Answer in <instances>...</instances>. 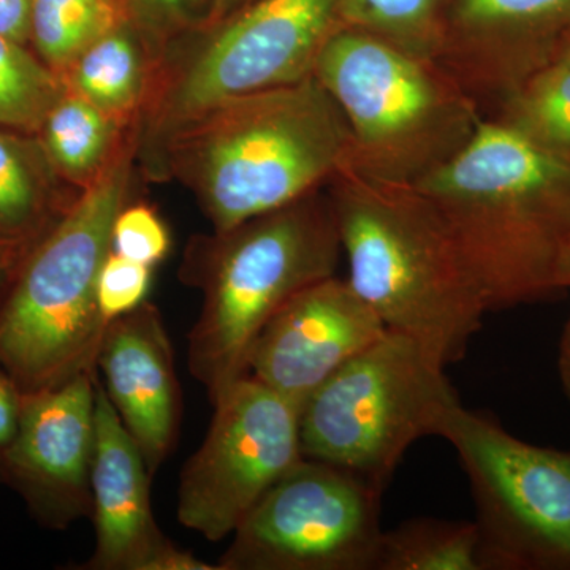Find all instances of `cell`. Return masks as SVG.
<instances>
[{"mask_svg": "<svg viewBox=\"0 0 570 570\" xmlns=\"http://www.w3.org/2000/svg\"><path fill=\"white\" fill-rule=\"evenodd\" d=\"M97 377L94 367L24 395L20 428L0 469V483L17 491L50 530L91 517Z\"/></svg>", "mask_w": 570, "mask_h": 570, "instance_id": "cell-12", "label": "cell"}, {"mask_svg": "<svg viewBox=\"0 0 570 570\" xmlns=\"http://www.w3.org/2000/svg\"><path fill=\"white\" fill-rule=\"evenodd\" d=\"M66 86L24 45L0 37V126L39 132Z\"/></svg>", "mask_w": 570, "mask_h": 570, "instance_id": "cell-24", "label": "cell"}, {"mask_svg": "<svg viewBox=\"0 0 570 570\" xmlns=\"http://www.w3.org/2000/svg\"><path fill=\"white\" fill-rule=\"evenodd\" d=\"M487 118L570 165L569 63L554 62L535 71Z\"/></svg>", "mask_w": 570, "mask_h": 570, "instance_id": "cell-20", "label": "cell"}, {"mask_svg": "<svg viewBox=\"0 0 570 570\" xmlns=\"http://www.w3.org/2000/svg\"><path fill=\"white\" fill-rule=\"evenodd\" d=\"M376 570H487L475 521L414 519L382 532Z\"/></svg>", "mask_w": 570, "mask_h": 570, "instance_id": "cell-22", "label": "cell"}, {"mask_svg": "<svg viewBox=\"0 0 570 570\" xmlns=\"http://www.w3.org/2000/svg\"><path fill=\"white\" fill-rule=\"evenodd\" d=\"M129 21L127 0H33V48L61 73L89 45Z\"/></svg>", "mask_w": 570, "mask_h": 570, "instance_id": "cell-23", "label": "cell"}, {"mask_svg": "<svg viewBox=\"0 0 570 570\" xmlns=\"http://www.w3.org/2000/svg\"><path fill=\"white\" fill-rule=\"evenodd\" d=\"M24 406V393L17 382L0 366V469L13 444Z\"/></svg>", "mask_w": 570, "mask_h": 570, "instance_id": "cell-28", "label": "cell"}, {"mask_svg": "<svg viewBox=\"0 0 570 570\" xmlns=\"http://www.w3.org/2000/svg\"><path fill=\"white\" fill-rule=\"evenodd\" d=\"M96 366L108 400L156 474L174 452L183 415L174 347L159 309L146 299L111 321Z\"/></svg>", "mask_w": 570, "mask_h": 570, "instance_id": "cell-16", "label": "cell"}, {"mask_svg": "<svg viewBox=\"0 0 570 570\" xmlns=\"http://www.w3.org/2000/svg\"><path fill=\"white\" fill-rule=\"evenodd\" d=\"M250 2H254V0H217L216 24L242 10L243 7L249 6Z\"/></svg>", "mask_w": 570, "mask_h": 570, "instance_id": "cell-32", "label": "cell"}, {"mask_svg": "<svg viewBox=\"0 0 570 570\" xmlns=\"http://www.w3.org/2000/svg\"><path fill=\"white\" fill-rule=\"evenodd\" d=\"M384 491L303 459L230 535L219 570H376Z\"/></svg>", "mask_w": 570, "mask_h": 570, "instance_id": "cell-10", "label": "cell"}, {"mask_svg": "<svg viewBox=\"0 0 570 570\" xmlns=\"http://www.w3.org/2000/svg\"><path fill=\"white\" fill-rule=\"evenodd\" d=\"M314 77L346 118L347 170L379 181L417 184L456 156L485 118L441 62L355 29H336Z\"/></svg>", "mask_w": 570, "mask_h": 570, "instance_id": "cell-6", "label": "cell"}, {"mask_svg": "<svg viewBox=\"0 0 570 570\" xmlns=\"http://www.w3.org/2000/svg\"><path fill=\"white\" fill-rule=\"evenodd\" d=\"M387 332L347 279L328 277L299 292L266 324L247 376L302 411L325 381Z\"/></svg>", "mask_w": 570, "mask_h": 570, "instance_id": "cell-14", "label": "cell"}, {"mask_svg": "<svg viewBox=\"0 0 570 570\" xmlns=\"http://www.w3.org/2000/svg\"><path fill=\"white\" fill-rule=\"evenodd\" d=\"M151 478L140 448L97 377L91 469L96 549L85 569H179L183 550L165 538L154 519Z\"/></svg>", "mask_w": 570, "mask_h": 570, "instance_id": "cell-15", "label": "cell"}, {"mask_svg": "<svg viewBox=\"0 0 570 570\" xmlns=\"http://www.w3.org/2000/svg\"><path fill=\"white\" fill-rule=\"evenodd\" d=\"M453 0H341L340 28L355 29L393 47L438 61L448 39Z\"/></svg>", "mask_w": 570, "mask_h": 570, "instance_id": "cell-21", "label": "cell"}, {"mask_svg": "<svg viewBox=\"0 0 570 570\" xmlns=\"http://www.w3.org/2000/svg\"><path fill=\"white\" fill-rule=\"evenodd\" d=\"M569 43L570 0H453L439 62L485 116Z\"/></svg>", "mask_w": 570, "mask_h": 570, "instance_id": "cell-13", "label": "cell"}, {"mask_svg": "<svg viewBox=\"0 0 570 570\" xmlns=\"http://www.w3.org/2000/svg\"><path fill=\"white\" fill-rule=\"evenodd\" d=\"M348 159L346 118L313 75L205 112L165 141L154 167L181 179L224 234L324 189Z\"/></svg>", "mask_w": 570, "mask_h": 570, "instance_id": "cell-2", "label": "cell"}, {"mask_svg": "<svg viewBox=\"0 0 570 570\" xmlns=\"http://www.w3.org/2000/svg\"><path fill=\"white\" fill-rule=\"evenodd\" d=\"M17 273V265L11 262L10 255L0 247V307L3 305L7 292H9L11 279Z\"/></svg>", "mask_w": 570, "mask_h": 570, "instance_id": "cell-31", "label": "cell"}, {"mask_svg": "<svg viewBox=\"0 0 570 570\" xmlns=\"http://www.w3.org/2000/svg\"><path fill=\"white\" fill-rule=\"evenodd\" d=\"M417 186L459 239L490 313L570 291V165L483 118Z\"/></svg>", "mask_w": 570, "mask_h": 570, "instance_id": "cell-1", "label": "cell"}, {"mask_svg": "<svg viewBox=\"0 0 570 570\" xmlns=\"http://www.w3.org/2000/svg\"><path fill=\"white\" fill-rule=\"evenodd\" d=\"M558 370H560L562 389H564L570 403V318L568 324H566L564 332H562Z\"/></svg>", "mask_w": 570, "mask_h": 570, "instance_id": "cell-30", "label": "cell"}, {"mask_svg": "<svg viewBox=\"0 0 570 570\" xmlns=\"http://www.w3.org/2000/svg\"><path fill=\"white\" fill-rule=\"evenodd\" d=\"M213 407L204 444L183 469L176 513L187 530L220 542L303 453L299 407L257 379H239Z\"/></svg>", "mask_w": 570, "mask_h": 570, "instance_id": "cell-11", "label": "cell"}, {"mask_svg": "<svg viewBox=\"0 0 570 570\" xmlns=\"http://www.w3.org/2000/svg\"><path fill=\"white\" fill-rule=\"evenodd\" d=\"M127 10L159 70L178 41L216 24L217 0H127Z\"/></svg>", "mask_w": 570, "mask_h": 570, "instance_id": "cell-25", "label": "cell"}, {"mask_svg": "<svg viewBox=\"0 0 570 570\" xmlns=\"http://www.w3.org/2000/svg\"><path fill=\"white\" fill-rule=\"evenodd\" d=\"M130 129L66 89L39 132L41 148L56 174L82 190L107 170Z\"/></svg>", "mask_w": 570, "mask_h": 570, "instance_id": "cell-18", "label": "cell"}, {"mask_svg": "<svg viewBox=\"0 0 570 570\" xmlns=\"http://www.w3.org/2000/svg\"><path fill=\"white\" fill-rule=\"evenodd\" d=\"M341 257L326 187L190 247L183 275L204 303L187 336V362L212 404L247 376L266 324L299 292L336 276Z\"/></svg>", "mask_w": 570, "mask_h": 570, "instance_id": "cell-4", "label": "cell"}, {"mask_svg": "<svg viewBox=\"0 0 570 570\" xmlns=\"http://www.w3.org/2000/svg\"><path fill=\"white\" fill-rule=\"evenodd\" d=\"M151 279L153 266L111 250L105 258L97 284V302L105 322L110 324L142 305L151 288Z\"/></svg>", "mask_w": 570, "mask_h": 570, "instance_id": "cell-27", "label": "cell"}, {"mask_svg": "<svg viewBox=\"0 0 570 570\" xmlns=\"http://www.w3.org/2000/svg\"><path fill=\"white\" fill-rule=\"evenodd\" d=\"M33 0H0V37L28 45L32 33Z\"/></svg>", "mask_w": 570, "mask_h": 570, "instance_id": "cell-29", "label": "cell"}, {"mask_svg": "<svg viewBox=\"0 0 570 570\" xmlns=\"http://www.w3.org/2000/svg\"><path fill=\"white\" fill-rule=\"evenodd\" d=\"M326 190L355 294L442 366L463 360L490 311L436 205L414 184L352 170L337 174Z\"/></svg>", "mask_w": 570, "mask_h": 570, "instance_id": "cell-3", "label": "cell"}, {"mask_svg": "<svg viewBox=\"0 0 570 570\" xmlns=\"http://www.w3.org/2000/svg\"><path fill=\"white\" fill-rule=\"evenodd\" d=\"M18 138L0 132V247L18 264L50 232L47 178L41 163Z\"/></svg>", "mask_w": 570, "mask_h": 570, "instance_id": "cell-19", "label": "cell"}, {"mask_svg": "<svg viewBox=\"0 0 570 570\" xmlns=\"http://www.w3.org/2000/svg\"><path fill=\"white\" fill-rule=\"evenodd\" d=\"M459 404L445 366L389 330L303 404V459L344 469L385 491L407 450L420 439L441 438Z\"/></svg>", "mask_w": 570, "mask_h": 570, "instance_id": "cell-7", "label": "cell"}, {"mask_svg": "<svg viewBox=\"0 0 570 570\" xmlns=\"http://www.w3.org/2000/svg\"><path fill=\"white\" fill-rule=\"evenodd\" d=\"M558 62L569 63L570 66V43L566 47V50L562 51L561 58L558 59Z\"/></svg>", "mask_w": 570, "mask_h": 570, "instance_id": "cell-33", "label": "cell"}, {"mask_svg": "<svg viewBox=\"0 0 570 570\" xmlns=\"http://www.w3.org/2000/svg\"><path fill=\"white\" fill-rule=\"evenodd\" d=\"M157 63L129 21L89 45L59 73L77 94L126 127L138 126L151 96Z\"/></svg>", "mask_w": 570, "mask_h": 570, "instance_id": "cell-17", "label": "cell"}, {"mask_svg": "<svg viewBox=\"0 0 570 570\" xmlns=\"http://www.w3.org/2000/svg\"><path fill=\"white\" fill-rule=\"evenodd\" d=\"M111 250L130 261L154 266L167 257L170 234L151 206L124 205L112 224Z\"/></svg>", "mask_w": 570, "mask_h": 570, "instance_id": "cell-26", "label": "cell"}, {"mask_svg": "<svg viewBox=\"0 0 570 570\" xmlns=\"http://www.w3.org/2000/svg\"><path fill=\"white\" fill-rule=\"evenodd\" d=\"M441 438L471 487L487 570H570V450L528 444L463 404Z\"/></svg>", "mask_w": 570, "mask_h": 570, "instance_id": "cell-9", "label": "cell"}, {"mask_svg": "<svg viewBox=\"0 0 570 570\" xmlns=\"http://www.w3.org/2000/svg\"><path fill=\"white\" fill-rule=\"evenodd\" d=\"M137 154L135 127L102 176L67 206L11 279L0 307V366L24 395L97 367L108 325L97 284Z\"/></svg>", "mask_w": 570, "mask_h": 570, "instance_id": "cell-5", "label": "cell"}, {"mask_svg": "<svg viewBox=\"0 0 570 570\" xmlns=\"http://www.w3.org/2000/svg\"><path fill=\"white\" fill-rule=\"evenodd\" d=\"M341 0H254L165 59L138 126V149L156 163L165 141L228 100L313 77L340 28Z\"/></svg>", "mask_w": 570, "mask_h": 570, "instance_id": "cell-8", "label": "cell"}]
</instances>
